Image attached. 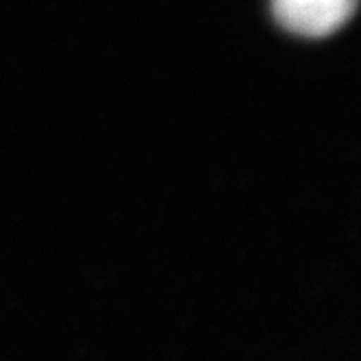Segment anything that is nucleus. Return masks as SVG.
Instances as JSON below:
<instances>
[{
  "mask_svg": "<svg viewBox=\"0 0 361 361\" xmlns=\"http://www.w3.org/2000/svg\"><path fill=\"white\" fill-rule=\"evenodd\" d=\"M357 0H272V13L283 29L302 37H324L355 13Z\"/></svg>",
  "mask_w": 361,
  "mask_h": 361,
  "instance_id": "f257e3e1",
  "label": "nucleus"
}]
</instances>
